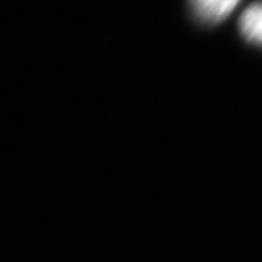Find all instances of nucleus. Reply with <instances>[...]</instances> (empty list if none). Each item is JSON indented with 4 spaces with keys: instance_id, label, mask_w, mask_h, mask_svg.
<instances>
[{
    "instance_id": "2",
    "label": "nucleus",
    "mask_w": 262,
    "mask_h": 262,
    "mask_svg": "<svg viewBox=\"0 0 262 262\" xmlns=\"http://www.w3.org/2000/svg\"><path fill=\"white\" fill-rule=\"evenodd\" d=\"M238 27L246 40L262 47V2L252 4L244 11Z\"/></svg>"
},
{
    "instance_id": "1",
    "label": "nucleus",
    "mask_w": 262,
    "mask_h": 262,
    "mask_svg": "<svg viewBox=\"0 0 262 262\" xmlns=\"http://www.w3.org/2000/svg\"><path fill=\"white\" fill-rule=\"evenodd\" d=\"M239 2L241 0H189L194 15L209 25L225 20Z\"/></svg>"
}]
</instances>
